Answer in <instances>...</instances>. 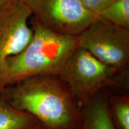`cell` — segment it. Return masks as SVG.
<instances>
[{
  "mask_svg": "<svg viewBox=\"0 0 129 129\" xmlns=\"http://www.w3.org/2000/svg\"><path fill=\"white\" fill-rule=\"evenodd\" d=\"M0 95L14 108L35 117L44 129L81 128V108L59 77L27 78L3 88Z\"/></svg>",
  "mask_w": 129,
  "mask_h": 129,
  "instance_id": "obj_1",
  "label": "cell"
},
{
  "mask_svg": "<svg viewBox=\"0 0 129 129\" xmlns=\"http://www.w3.org/2000/svg\"><path fill=\"white\" fill-rule=\"evenodd\" d=\"M33 36L22 52L9 58L0 75V90L29 77L59 76L78 48L77 37L56 33L32 19Z\"/></svg>",
  "mask_w": 129,
  "mask_h": 129,
  "instance_id": "obj_2",
  "label": "cell"
},
{
  "mask_svg": "<svg viewBox=\"0 0 129 129\" xmlns=\"http://www.w3.org/2000/svg\"><path fill=\"white\" fill-rule=\"evenodd\" d=\"M58 77L68 87L82 108L104 88H127L128 69L119 70L109 66L78 47Z\"/></svg>",
  "mask_w": 129,
  "mask_h": 129,
  "instance_id": "obj_3",
  "label": "cell"
},
{
  "mask_svg": "<svg viewBox=\"0 0 129 129\" xmlns=\"http://www.w3.org/2000/svg\"><path fill=\"white\" fill-rule=\"evenodd\" d=\"M78 47L119 70L128 69L129 29L98 17L77 36Z\"/></svg>",
  "mask_w": 129,
  "mask_h": 129,
  "instance_id": "obj_4",
  "label": "cell"
},
{
  "mask_svg": "<svg viewBox=\"0 0 129 129\" xmlns=\"http://www.w3.org/2000/svg\"><path fill=\"white\" fill-rule=\"evenodd\" d=\"M43 26L62 35L77 37L98 18L80 0H23Z\"/></svg>",
  "mask_w": 129,
  "mask_h": 129,
  "instance_id": "obj_5",
  "label": "cell"
},
{
  "mask_svg": "<svg viewBox=\"0 0 129 129\" xmlns=\"http://www.w3.org/2000/svg\"><path fill=\"white\" fill-rule=\"evenodd\" d=\"M31 12L23 0H11L0 8V75L9 58L22 52L33 36L28 20Z\"/></svg>",
  "mask_w": 129,
  "mask_h": 129,
  "instance_id": "obj_6",
  "label": "cell"
},
{
  "mask_svg": "<svg viewBox=\"0 0 129 129\" xmlns=\"http://www.w3.org/2000/svg\"><path fill=\"white\" fill-rule=\"evenodd\" d=\"M81 129H116L109 114L107 93L101 90L81 108Z\"/></svg>",
  "mask_w": 129,
  "mask_h": 129,
  "instance_id": "obj_7",
  "label": "cell"
},
{
  "mask_svg": "<svg viewBox=\"0 0 129 129\" xmlns=\"http://www.w3.org/2000/svg\"><path fill=\"white\" fill-rule=\"evenodd\" d=\"M0 129H44L37 119L14 108L0 95Z\"/></svg>",
  "mask_w": 129,
  "mask_h": 129,
  "instance_id": "obj_8",
  "label": "cell"
},
{
  "mask_svg": "<svg viewBox=\"0 0 129 129\" xmlns=\"http://www.w3.org/2000/svg\"><path fill=\"white\" fill-rule=\"evenodd\" d=\"M109 114L116 129H129V95L108 94Z\"/></svg>",
  "mask_w": 129,
  "mask_h": 129,
  "instance_id": "obj_9",
  "label": "cell"
},
{
  "mask_svg": "<svg viewBox=\"0 0 129 129\" xmlns=\"http://www.w3.org/2000/svg\"><path fill=\"white\" fill-rule=\"evenodd\" d=\"M98 16L109 23L129 29V0H116Z\"/></svg>",
  "mask_w": 129,
  "mask_h": 129,
  "instance_id": "obj_10",
  "label": "cell"
},
{
  "mask_svg": "<svg viewBox=\"0 0 129 129\" xmlns=\"http://www.w3.org/2000/svg\"><path fill=\"white\" fill-rule=\"evenodd\" d=\"M115 1L116 0H80L85 9L97 16Z\"/></svg>",
  "mask_w": 129,
  "mask_h": 129,
  "instance_id": "obj_11",
  "label": "cell"
},
{
  "mask_svg": "<svg viewBox=\"0 0 129 129\" xmlns=\"http://www.w3.org/2000/svg\"><path fill=\"white\" fill-rule=\"evenodd\" d=\"M10 1H11V0H0V8L2 7L4 5H6Z\"/></svg>",
  "mask_w": 129,
  "mask_h": 129,
  "instance_id": "obj_12",
  "label": "cell"
},
{
  "mask_svg": "<svg viewBox=\"0 0 129 129\" xmlns=\"http://www.w3.org/2000/svg\"><path fill=\"white\" fill-rule=\"evenodd\" d=\"M77 129H81V128H77Z\"/></svg>",
  "mask_w": 129,
  "mask_h": 129,
  "instance_id": "obj_13",
  "label": "cell"
}]
</instances>
